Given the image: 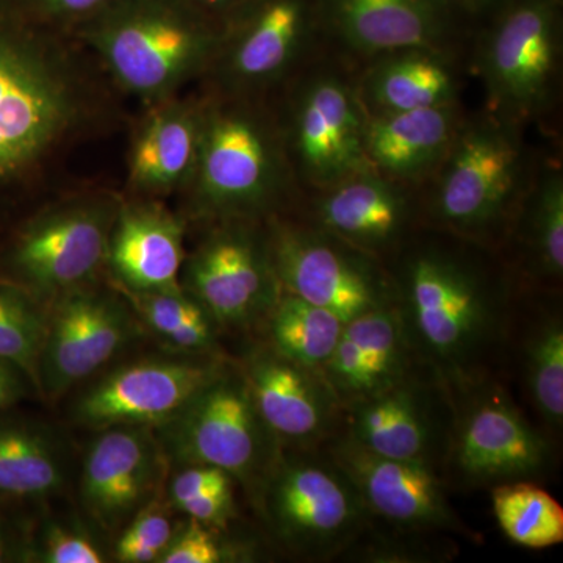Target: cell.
<instances>
[{"label":"cell","instance_id":"cell-4","mask_svg":"<svg viewBox=\"0 0 563 563\" xmlns=\"http://www.w3.org/2000/svg\"><path fill=\"white\" fill-rule=\"evenodd\" d=\"M258 495L277 539L307 561L342 554L372 525L355 485L320 448H282Z\"/></svg>","mask_w":563,"mask_h":563},{"label":"cell","instance_id":"cell-37","mask_svg":"<svg viewBox=\"0 0 563 563\" xmlns=\"http://www.w3.org/2000/svg\"><path fill=\"white\" fill-rule=\"evenodd\" d=\"M43 563H102L106 555L88 533L76 526L51 523L41 533L35 551Z\"/></svg>","mask_w":563,"mask_h":563},{"label":"cell","instance_id":"cell-20","mask_svg":"<svg viewBox=\"0 0 563 563\" xmlns=\"http://www.w3.org/2000/svg\"><path fill=\"white\" fill-rule=\"evenodd\" d=\"M231 16L218 57L229 79L258 87L277 79L298 57L312 7L309 0H247Z\"/></svg>","mask_w":563,"mask_h":563},{"label":"cell","instance_id":"cell-21","mask_svg":"<svg viewBox=\"0 0 563 563\" xmlns=\"http://www.w3.org/2000/svg\"><path fill=\"white\" fill-rule=\"evenodd\" d=\"M185 258L179 217L154 202L120 203L107 254L114 285L132 291L180 290Z\"/></svg>","mask_w":563,"mask_h":563},{"label":"cell","instance_id":"cell-22","mask_svg":"<svg viewBox=\"0 0 563 563\" xmlns=\"http://www.w3.org/2000/svg\"><path fill=\"white\" fill-rule=\"evenodd\" d=\"M340 38L363 54L435 51L446 7L439 0H321Z\"/></svg>","mask_w":563,"mask_h":563},{"label":"cell","instance_id":"cell-3","mask_svg":"<svg viewBox=\"0 0 563 563\" xmlns=\"http://www.w3.org/2000/svg\"><path fill=\"white\" fill-rule=\"evenodd\" d=\"M18 0H0V185L29 172L79 121L68 52Z\"/></svg>","mask_w":563,"mask_h":563},{"label":"cell","instance_id":"cell-6","mask_svg":"<svg viewBox=\"0 0 563 563\" xmlns=\"http://www.w3.org/2000/svg\"><path fill=\"white\" fill-rule=\"evenodd\" d=\"M157 431L163 453L179 465L217 466L257 492L282 450L231 363Z\"/></svg>","mask_w":563,"mask_h":563},{"label":"cell","instance_id":"cell-13","mask_svg":"<svg viewBox=\"0 0 563 563\" xmlns=\"http://www.w3.org/2000/svg\"><path fill=\"white\" fill-rule=\"evenodd\" d=\"M180 285L228 329L265 321L280 296L268 240L242 220H229L185 258Z\"/></svg>","mask_w":563,"mask_h":563},{"label":"cell","instance_id":"cell-32","mask_svg":"<svg viewBox=\"0 0 563 563\" xmlns=\"http://www.w3.org/2000/svg\"><path fill=\"white\" fill-rule=\"evenodd\" d=\"M46 329L47 303L16 282L0 279V358L16 365L35 390Z\"/></svg>","mask_w":563,"mask_h":563},{"label":"cell","instance_id":"cell-38","mask_svg":"<svg viewBox=\"0 0 563 563\" xmlns=\"http://www.w3.org/2000/svg\"><path fill=\"white\" fill-rule=\"evenodd\" d=\"M33 20L49 29H76L110 0H18Z\"/></svg>","mask_w":563,"mask_h":563},{"label":"cell","instance_id":"cell-36","mask_svg":"<svg viewBox=\"0 0 563 563\" xmlns=\"http://www.w3.org/2000/svg\"><path fill=\"white\" fill-rule=\"evenodd\" d=\"M199 521H188L177 529L172 543L166 548L158 563H221L233 562L239 553L229 550L217 532Z\"/></svg>","mask_w":563,"mask_h":563},{"label":"cell","instance_id":"cell-14","mask_svg":"<svg viewBox=\"0 0 563 563\" xmlns=\"http://www.w3.org/2000/svg\"><path fill=\"white\" fill-rule=\"evenodd\" d=\"M437 188V220L474 240L498 235L509 217L520 174V151L495 125L455 136Z\"/></svg>","mask_w":563,"mask_h":563},{"label":"cell","instance_id":"cell-7","mask_svg":"<svg viewBox=\"0 0 563 563\" xmlns=\"http://www.w3.org/2000/svg\"><path fill=\"white\" fill-rule=\"evenodd\" d=\"M196 206L222 220H246L268 209L279 191L280 157L261 118L236 106L203 109L191 184Z\"/></svg>","mask_w":563,"mask_h":563},{"label":"cell","instance_id":"cell-41","mask_svg":"<svg viewBox=\"0 0 563 563\" xmlns=\"http://www.w3.org/2000/svg\"><path fill=\"white\" fill-rule=\"evenodd\" d=\"M31 388L35 387L16 365L0 358V410L20 402Z\"/></svg>","mask_w":563,"mask_h":563},{"label":"cell","instance_id":"cell-31","mask_svg":"<svg viewBox=\"0 0 563 563\" xmlns=\"http://www.w3.org/2000/svg\"><path fill=\"white\" fill-rule=\"evenodd\" d=\"M344 329L363 354L365 398L395 384L413 365L415 357L396 303L344 322Z\"/></svg>","mask_w":563,"mask_h":563},{"label":"cell","instance_id":"cell-16","mask_svg":"<svg viewBox=\"0 0 563 563\" xmlns=\"http://www.w3.org/2000/svg\"><path fill=\"white\" fill-rule=\"evenodd\" d=\"M558 0H514L485 43L481 70L498 109L517 117L542 109L558 68Z\"/></svg>","mask_w":563,"mask_h":563},{"label":"cell","instance_id":"cell-35","mask_svg":"<svg viewBox=\"0 0 563 563\" xmlns=\"http://www.w3.org/2000/svg\"><path fill=\"white\" fill-rule=\"evenodd\" d=\"M176 532L172 518L154 498L124 526L114 558L122 563L158 562Z\"/></svg>","mask_w":563,"mask_h":563},{"label":"cell","instance_id":"cell-9","mask_svg":"<svg viewBox=\"0 0 563 563\" xmlns=\"http://www.w3.org/2000/svg\"><path fill=\"white\" fill-rule=\"evenodd\" d=\"M266 240L280 291L322 307L343 322L396 303L395 282L373 255L331 233L277 222Z\"/></svg>","mask_w":563,"mask_h":563},{"label":"cell","instance_id":"cell-28","mask_svg":"<svg viewBox=\"0 0 563 563\" xmlns=\"http://www.w3.org/2000/svg\"><path fill=\"white\" fill-rule=\"evenodd\" d=\"M274 351L306 368L321 372L342 335L344 322L336 314L290 292L279 298L265 318Z\"/></svg>","mask_w":563,"mask_h":563},{"label":"cell","instance_id":"cell-8","mask_svg":"<svg viewBox=\"0 0 563 563\" xmlns=\"http://www.w3.org/2000/svg\"><path fill=\"white\" fill-rule=\"evenodd\" d=\"M118 210L120 202L106 196L69 199L44 210L14 240L13 282L44 303L96 282L107 265Z\"/></svg>","mask_w":563,"mask_h":563},{"label":"cell","instance_id":"cell-25","mask_svg":"<svg viewBox=\"0 0 563 563\" xmlns=\"http://www.w3.org/2000/svg\"><path fill=\"white\" fill-rule=\"evenodd\" d=\"M455 129L453 103L379 113L366 122V157L380 172L412 179L442 161Z\"/></svg>","mask_w":563,"mask_h":563},{"label":"cell","instance_id":"cell-33","mask_svg":"<svg viewBox=\"0 0 563 563\" xmlns=\"http://www.w3.org/2000/svg\"><path fill=\"white\" fill-rule=\"evenodd\" d=\"M525 246L531 273L544 282H561L563 274V180L550 173L533 198L526 218Z\"/></svg>","mask_w":563,"mask_h":563},{"label":"cell","instance_id":"cell-2","mask_svg":"<svg viewBox=\"0 0 563 563\" xmlns=\"http://www.w3.org/2000/svg\"><path fill=\"white\" fill-rule=\"evenodd\" d=\"M76 31L111 79L151 106L217 60L224 35L220 21L181 0H110Z\"/></svg>","mask_w":563,"mask_h":563},{"label":"cell","instance_id":"cell-1","mask_svg":"<svg viewBox=\"0 0 563 563\" xmlns=\"http://www.w3.org/2000/svg\"><path fill=\"white\" fill-rule=\"evenodd\" d=\"M395 288L413 357L448 390L492 376L512 320L495 280L461 255L429 247L404 263Z\"/></svg>","mask_w":563,"mask_h":563},{"label":"cell","instance_id":"cell-5","mask_svg":"<svg viewBox=\"0 0 563 563\" xmlns=\"http://www.w3.org/2000/svg\"><path fill=\"white\" fill-rule=\"evenodd\" d=\"M453 424L442 465L444 483L495 487L543 477L553 451L493 376L451 388Z\"/></svg>","mask_w":563,"mask_h":563},{"label":"cell","instance_id":"cell-18","mask_svg":"<svg viewBox=\"0 0 563 563\" xmlns=\"http://www.w3.org/2000/svg\"><path fill=\"white\" fill-rule=\"evenodd\" d=\"M98 432L81 466L80 499L92 521L113 532L154 499L166 455L154 429L113 426Z\"/></svg>","mask_w":563,"mask_h":563},{"label":"cell","instance_id":"cell-17","mask_svg":"<svg viewBox=\"0 0 563 563\" xmlns=\"http://www.w3.org/2000/svg\"><path fill=\"white\" fill-rule=\"evenodd\" d=\"M240 368L282 448H321L342 429V404L318 369L288 361L269 344L254 347Z\"/></svg>","mask_w":563,"mask_h":563},{"label":"cell","instance_id":"cell-26","mask_svg":"<svg viewBox=\"0 0 563 563\" xmlns=\"http://www.w3.org/2000/svg\"><path fill=\"white\" fill-rule=\"evenodd\" d=\"M66 472L65 451L51 429L36 422L0 421V493L47 498L62 490Z\"/></svg>","mask_w":563,"mask_h":563},{"label":"cell","instance_id":"cell-12","mask_svg":"<svg viewBox=\"0 0 563 563\" xmlns=\"http://www.w3.org/2000/svg\"><path fill=\"white\" fill-rule=\"evenodd\" d=\"M228 365L218 354L141 358L102 374L73 404V420L92 431L113 426L168 424Z\"/></svg>","mask_w":563,"mask_h":563},{"label":"cell","instance_id":"cell-43","mask_svg":"<svg viewBox=\"0 0 563 563\" xmlns=\"http://www.w3.org/2000/svg\"><path fill=\"white\" fill-rule=\"evenodd\" d=\"M439 2H442L446 9L454 7V9L479 13V11L493 9V7L498 5L501 0H439Z\"/></svg>","mask_w":563,"mask_h":563},{"label":"cell","instance_id":"cell-24","mask_svg":"<svg viewBox=\"0 0 563 563\" xmlns=\"http://www.w3.org/2000/svg\"><path fill=\"white\" fill-rule=\"evenodd\" d=\"M318 206L321 231L366 254H379L399 242L409 221L402 192L373 169L331 185Z\"/></svg>","mask_w":563,"mask_h":563},{"label":"cell","instance_id":"cell-39","mask_svg":"<svg viewBox=\"0 0 563 563\" xmlns=\"http://www.w3.org/2000/svg\"><path fill=\"white\" fill-rule=\"evenodd\" d=\"M174 507L179 512L187 515L188 518L209 526L211 529L225 528L235 510L232 485L199 493Z\"/></svg>","mask_w":563,"mask_h":563},{"label":"cell","instance_id":"cell-30","mask_svg":"<svg viewBox=\"0 0 563 563\" xmlns=\"http://www.w3.org/2000/svg\"><path fill=\"white\" fill-rule=\"evenodd\" d=\"M492 503L499 528L514 543L543 550L563 542L562 506L533 481L495 485Z\"/></svg>","mask_w":563,"mask_h":563},{"label":"cell","instance_id":"cell-40","mask_svg":"<svg viewBox=\"0 0 563 563\" xmlns=\"http://www.w3.org/2000/svg\"><path fill=\"white\" fill-rule=\"evenodd\" d=\"M232 483L231 474L222 472L217 466L181 465V472L173 477L172 485H169V499L174 507L199 493L228 487Z\"/></svg>","mask_w":563,"mask_h":563},{"label":"cell","instance_id":"cell-42","mask_svg":"<svg viewBox=\"0 0 563 563\" xmlns=\"http://www.w3.org/2000/svg\"><path fill=\"white\" fill-rule=\"evenodd\" d=\"M181 2L201 11L207 16L221 21L222 18L231 16L233 11L243 7L247 0H181Z\"/></svg>","mask_w":563,"mask_h":563},{"label":"cell","instance_id":"cell-11","mask_svg":"<svg viewBox=\"0 0 563 563\" xmlns=\"http://www.w3.org/2000/svg\"><path fill=\"white\" fill-rule=\"evenodd\" d=\"M424 369L418 362L384 390L344 406L340 433L374 454L424 463L442 474L453 401L446 385Z\"/></svg>","mask_w":563,"mask_h":563},{"label":"cell","instance_id":"cell-10","mask_svg":"<svg viewBox=\"0 0 563 563\" xmlns=\"http://www.w3.org/2000/svg\"><path fill=\"white\" fill-rule=\"evenodd\" d=\"M141 321L117 288L91 282L47 303L36 390L57 401L140 336Z\"/></svg>","mask_w":563,"mask_h":563},{"label":"cell","instance_id":"cell-15","mask_svg":"<svg viewBox=\"0 0 563 563\" xmlns=\"http://www.w3.org/2000/svg\"><path fill=\"white\" fill-rule=\"evenodd\" d=\"M325 453L355 485L369 518L404 532L468 533L432 466L374 454L340 432L325 443Z\"/></svg>","mask_w":563,"mask_h":563},{"label":"cell","instance_id":"cell-19","mask_svg":"<svg viewBox=\"0 0 563 563\" xmlns=\"http://www.w3.org/2000/svg\"><path fill=\"white\" fill-rule=\"evenodd\" d=\"M365 113L342 80L322 76L299 96L292 144L303 172L317 184L331 185L373 169L365 151Z\"/></svg>","mask_w":563,"mask_h":563},{"label":"cell","instance_id":"cell-23","mask_svg":"<svg viewBox=\"0 0 563 563\" xmlns=\"http://www.w3.org/2000/svg\"><path fill=\"white\" fill-rule=\"evenodd\" d=\"M202 107L177 98L155 103L129 158V181L143 195H169L191 184L198 163Z\"/></svg>","mask_w":563,"mask_h":563},{"label":"cell","instance_id":"cell-44","mask_svg":"<svg viewBox=\"0 0 563 563\" xmlns=\"http://www.w3.org/2000/svg\"><path fill=\"white\" fill-rule=\"evenodd\" d=\"M20 555L21 554L16 551V547H14L13 540L0 528V563L18 561Z\"/></svg>","mask_w":563,"mask_h":563},{"label":"cell","instance_id":"cell-29","mask_svg":"<svg viewBox=\"0 0 563 563\" xmlns=\"http://www.w3.org/2000/svg\"><path fill=\"white\" fill-rule=\"evenodd\" d=\"M526 391L544 426L554 433L563 426V321L542 313L526 333L521 351Z\"/></svg>","mask_w":563,"mask_h":563},{"label":"cell","instance_id":"cell-34","mask_svg":"<svg viewBox=\"0 0 563 563\" xmlns=\"http://www.w3.org/2000/svg\"><path fill=\"white\" fill-rule=\"evenodd\" d=\"M131 303L141 324L154 333L158 340H165L169 333L185 325L214 321L209 312L195 298L180 288L172 291H132L113 285Z\"/></svg>","mask_w":563,"mask_h":563},{"label":"cell","instance_id":"cell-27","mask_svg":"<svg viewBox=\"0 0 563 563\" xmlns=\"http://www.w3.org/2000/svg\"><path fill=\"white\" fill-rule=\"evenodd\" d=\"M365 95L379 113L453 103L454 77L432 51L387 54L365 79Z\"/></svg>","mask_w":563,"mask_h":563}]
</instances>
